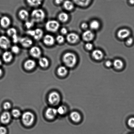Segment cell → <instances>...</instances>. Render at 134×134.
I'll list each match as a JSON object with an SVG mask.
<instances>
[{"instance_id": "48", "label": "cell", "mask_w": 134, "mask_h": 134, "mask_svg": "<svg viewBox=\"0 0 134 134\" xmlns=\"http://www.w3.org/2000/svg\"><path fill=\"white\" fill-rule=\"evenodd\" d=\"M2 61H1V59H0V66H1V64H2Z\"/></svg>"}, {"instance_id": "46", "label": "cell", "mask_w": 134, "mask_h": 134, "mask_svg": "<svg viewBox=\"0 0 134 134\" xmlns=\"http://www.w3.org/2000/svg\"><path fill=\"white\" fill-rule=\"evenodd\" d=\"M129 3L131 4H134V0H129Z\"/></svg>"}, {"instance_id": "23", "label": "cell", "mask_w": 134, "mask_h": 134, "mask_svg": "<svg viewBox=\"0 0 134 134\" xmlns=\"http://www.w3.org/2000/svg\"><path fill=\"white\" fill-rule=\"evenodd\" d=\"M27 3L30 6L37 7L40 6L42 3L43 0H26Z\"/></svg>"}, {"instance_id": "37", "label": "cell", "mask_w": 134, "mask_h": 134, "mask_svg": "<svg viewBox=\"0 0 134 134\" xmlns=\"http://www.w3.org/2000/svg\"><path fill=\"white\" fill-rule=\"evenodd\" d=\"M3 107L4 109L7 110L10 109L11 108V105L10 102H6L3 104Z\"/></svg>"}, {"instance_id": "26", "label": "cell", "mask_w": 134, "mask_h": 134, "mask_svg": "<svg viewBox=\"0 0 134 134\" xmlns=\"http://www.w3.org/2000/svg\"><path fill=\"white\" fill-rule=\"evenodd\" d=\"M76 4L81 6H86L90 3L91 0H73Z\"/></svg>"}, {"instance_id": "19", "label": "cell", "mask_w": 134, "mask_h": 134, "mask_svg": "<svg viewBox=\"0 0 134 134\" xmlns=\"http://www.w3.org/2000/svg\"><path fill=\"white\" fill-rule=\"evenodd\" d=\"M18 16L22 20L27 21L28 20L29 14L28 12L25 9H22L19 12Z\"/></svg>"}, {"instance_id": "47", "label": "cell", "mask_w": 134, "mask_h": 134, "mask_svg": "<svg viewBox=\"0 0 134 134\" xmlns=\"http://www.w3.org/2000/svg\"><path fill=\"white\" fill-rule=\"evenodd\" d=\"M3 74V71L2 69H0V77L2 76Z\"/></svg>"}, {"instance_id": "4", "label": "cell", "mask_w": 134, "mask_h": 134, "mask_svg": "<svg viewBox=\"0 0 134 134\" xmlns=\"http://www.w3.org/2000/svg\"><path fill=\"white\" fill-rule=\"evenodd\" d=\"M60 24L58 21L51 20L48 21L46 24L45 28L47 31L51 32H55L59 28Z\"/></svg>"}, {"instance_id": "25", "label": "cell", "mask_w": 134, "mask_h": 134, "mask_svg": "<svg viewBox=\"0 0 134 134\" xmlns=\"http://www.w3.org/2000/svg\"><path fill=\"white\" fill-rule=\"evenodd\" d=\"M63 6L65 10H71L73 9L74 5L73 2L69 0H66L64 1Z\"/></svg>"}, {"instance_id": "14", "label": "cell", "mask_w": 134, "mask_h": 134, "mask_svg": "<svg viewBox=\"0 0 134 134\" xmlns=\"http://www.w3.org/2000/svg\"><path fill=\"white\" fill-rule=\"evenodd\" d=\"M130 34V31L128 29H122L118 31V36L119 39H124L128 37Z\"/></svg>"}, {"instance_id": "2", "label": "cell", "mask_w": 134, "mask_h": 134, "mask_svg": "<svg viewBox=\"0 0 134 134\" xmlns=\"http://www.w3.org/2000/svg\"><path fill=\"white\" fill-rule=\"evenodd\" d=\"M46 14L42 9H36L34 10L31 13L32 20L35 22H40L44 20Z\"/></svg>"}, {"instance_id": "15", "label": "cell", "mask_w": 134, "mask_h": 134, "mask_svg": "<svg viewBox=\"0 0 134 134\" xmlns=\"http://www.w3.org/2000/svg\"><path fill=\"white\" fill-rule=\"evenodd\" d=\"M83 39L85 41L89 42L93 40L94 37V35L92 31L88 30L83 33L82 35Z\"/></svg>"}, {"instance_id": "24", "label": "cell", "mask_w": 134, "mask_h": 134, "mask_svg": "<svg viewBox=\"0 0 134 134\" xmlns=\"http://www.w3.org/2000/svg\"><path fill=\"white\" fill-rule=\"evenodd\" d=\"M57 72L59 76L61 77H64L68 73V70L66 67L61 66L59 67L58 69Z\"/></svg>"}, {"instance_id": "5", "label": "cell", "mask_w": 134, "mask_h": 134, "mask_svg": "<svg viewBox=\"0 0 134 134\" xmlns=\"http://www.w3.org/2000/svg\"><path fill=\"white\" fill-rule=\"evenodd\" d=\"M27 35L32 37L36 40H39L43 37L44 32L43 30L40 28H37L35 30H29L26 32Z\"/></svg>"}, {"instance_id": "29", "label": "cell", "mask_w": 134, "mask_h": 134, "mask_svg": "<svg viewBox=\"0 0 134 134\" xmlns=\"http://www.w3.org/2000/svg\"><path fill=\"white\" fill-rule=\"evenodd\" d=\"M100 26L99 22L98 21L94 20L91 22L90 24V27L91 29L96 30L98 29Z\"/></svg>"}, {"instance_id": "39", "label": "cell", "mask_w": 134, "mask_h": 134, "mask_svg": "<svg viewBox=\"0 0 134 134\" xmlns=\"http://www.w3.org/2000/svg\"><path fill=\"white\" fill-rule=\"evenodd\" d=\"M7 130L4 127H0V134H7Z\"/></svg>"}, {"instance_id": "7", "label": "cell", "mask_w": 134, "mask_h": 134, "mask_svg": "<svg viewBox=\"0 0 134 134\" xmlns=\"http://www.w3.org/2000/svg\"><path fill=\"white\" fill-rule=\"evenodd\" d=\"M11 42L7 37L1 36L0 37V47L4 49H7L10 46Z\"/></svg>"}, {"instance_id": "20", "label": "cell", "mask_w": 134, "mask_h": 134, "mask_svg": "<svg viewBox=\"0 0 134 134\" xmlns=\"http://www.w3.org/2000/svg\"><path fill=\"white\" fill-rule=\"evenodd\" d=\"M70 117L72 121L76 123L79 122L81 120V115L77 111H73L71 113Z\"/></svg>"}, {"instance_id": "36", "label": "cell", "mask_w": 134, "mask_h": 134, "mask_svg": "<svg viewBox=\"0 0 134 134\" xmlns=\"http://www.w3.org/2000/svg\"><path fill=\"white\" fill-rule=\"evenodd\" d=\"M128 124L131 128H134V117H131L129 119Z\"/></svg>"}, {"instance_id": "43", "label": "cell", "mask_w": 134, "mask_h": 134, "mask_svg": "<svg viewBox=\"0 0 134 134\" xmlns=\"http://www.w3.org/2000/svg\"><path fill=\"white\" fill-rule=\"evenodd\" d=\"M64 0H55V2L56 4L60 5L62 3H63L64 2Z\"/></svg>"}, {"instance_id": "40", "label": "cell", "mask_w": 134, "mask_h": 134, "mask_svg": "<svg viewBox=\"0 0 134 134\" xmlns=\"http://www.w3.org/2000/svg\"><path fill=\"white\" fill-rule=\"evenodd\" d=\"M133 42V39L132 37H129L127 39L126 41V44L127 45H132Z\"/></svg>"}, {"instance_id": "27", "label": "cell", "mask_w": 134, "mask_h": 134, "mask_svg": "<svg viewBox=\"0 0 134 134\" xmlns=\"http://www.w3.org/2000/svg\"><path fill=\"white\" fill-rule=\"evenodd\" d=\"M114 67L115 69H122L123 66V61L119 59H116L114 60L113 63Z\"/></svg>"}, {"instance_id": "17", "label": "cell", "mask_w": 134, "mask_h": 134, "mask_svg": "<svg viewBox=\"0 0 134 134\" xmlns=\"http://www.w3.org/2000/svg\"><path fill=\"white\" fill-rule=\"evenodd\" d=\"M11 23V20L8 17L4 16L0 20V24L4 28H7L10 25Z\"/></svg>"}, {"instance_id": "8", "label": "cell", "mask_w": 134, "mask_h": 134, "mask_svg": "<svg viewBox=\"0 0 134 134\" xmlns=\"http://www.w3.org/2000/svg\"><path fill=\"white\" fill-rule=\"evenodd\" d=\"M19 42L22 46L26 48L31 47L33 44L32 40L27 37L20 38Z\"/></svg>"}, {"instance_id": "42", "label": "cell", "mask_w": 134, "mask_h": 134, "mask_svg": "<svg viewBox=\"0 0 134 134\" xmlns=\"http://www.w3.org/2000/svg\"><path fill=\"white\" fill-rule=\"evenodd\" d=\"M61 32L63 35H65L68 33V31L65 28H63L61 30Z\"/></svg>"}, {"instance_id": "1", "label": "cell", "mask_w": 134, "mask_h": 134, "mask_svg": "<svg viewBox=\"0 0 134 134\" xmlns=\"http://www.w3.org/2000/svg\"><path fill=\"white\" fill-rule=\"evenodd\" d=\"M63 61L67 67L72 68L77 63V57L76 55L72 52H66L63 56Z\"/></svg>"}, {"instance_id": "18", "label": "cell", "mask_w": 134, "mask_h": 134, "mask_svg": "<svg viewBox=\"0 0 134 134\" xmlns=\"http://www.w3.org/2000/svg\"><path fill=\"white\" fill-rule=\"evenodd\" d=\"M2 58L5 62L9 63L11 62L13 58V54L9 51H6L3 54Z\"/></svg>"}, {"instance_id": "31", "label": "cell", "mask_w": 134, "mask_h": 134, "mask_svg": "<svg viewBox=\"0 0 134 134\" xmlns=\"http://www.w3.org/2000/svg\"><path fill=\"white\" fill-rule=\"evenodd\" d=\"M57 110L58 114L61 115H64L66 111V108L63 106H59Z\"/></svg>"}, {"instance_id": "3", "label": "cell", "mask_w": 134, "mask_h": 134, "mask_svg": "<svg viewBox=\"0 0 134 134\" xmlns=\"http://www.w3.org/2000/svg\"><path fill=\"white\" fill-rule=\"evenodd\" d=\"M35 119V116L30 111L24 112L22 116V122L27 126H30L32 125L33 124Z\"/></svg>"}, {"instance_id": "12", "label": "cell", "mask_w": 134, "mask_h": 134, "mask_svg": "<svg viewBox=\"0 0 134 134\" xmlns=\"http://www.w3.org/2000/svg\"><path fill=\"white\" fill-rule=\"evenodd\" d=\"M36 63L35 60L31 59H29L25 62L24 66L26 70H32L36 66Z\"/></svg>"}, {"instance_id": "13", "label": "cell", "mask_w": 134, "mask_h": 134, "mask_svg": "<svg viewBox=\"0 0 134 134\" xmlns=\"http://www.w3.org/2000/svg\"><path fill=\"white\" fill-rule=\"evenodd\" d=\"M44 44L47 46L53 45L55 43V39L54 37L50 35H46L43 38Z\"/></svg>"}, {"instance_id": "38", "label": "cell", "mask_w": 134, "mask_h": 134, "mask_svg": "<svg viewBox=\"0 0 134 134\" xmlns=\"http://www.w3.org/2000/svg\"><path fill=\"white\" fill-rule=\"evenodd\" d=\"M12 38L13 41L14 43H17L19 42V39L20 37H19L18 35H16L12 37Z\"/></svg>"}, {"instance_id": "44", "label": "cell", "mask_w": 134, "mask_h": 134, "mask_svg": "<svg viewBox=\"0 0 134 134\" xmlns=\"http://www.w3.org/2000/svg\"><path fill=\"white\" fill-rule=\"evenodd\" d=\"M112 64V63L111 62V61H110V60L107 61L105 63L106 66L107 67H109L111 66Z\"/></svg>"}, {"instance_id": "9", "label": "cell", "mask_w": 134, "mask_h": 134, "mask_svg": "<svg viewBox=\"0 0 134 134\" xmlns=\"http://www.w3.org/2000/svg\"><path fill=\"white\" fill-rule=\"evenodd\" d=\"M30 53L32 57L35 58H39L41 56L42 51L39 47L33 46L30 49Z\"/></svg>"}, {"instance_id": "28", "label": "cell", "mask_w": 134, "mask_h": 134, "mask_svg": "<svg viewBox=\"0 0 134 134\" xmlns=\"http://www.w3.org/2000/svg\"><path fill=\"white\" fill-rule=\"evenodd\" d=\"M59 20L61 22H67L69 18V16L68 14L65 12H62L58 15Z\"/></svg>"}, {"instance_id": "41", "label": "cell", "mask_w": 134, "mask_h": 134, "mask_svg": "<svg viewBox=\"0 0 134 134\" xmlns=\"http://www.w3.org/2000/svg\"><path fill=\"white\" fill-rule=\"evenodd\" d=\"M85 47L88 50H91L93 48V45L92 43L90 42H88L85 45Z\"/></svg>"}, {"instance_id": "21", "label": "cell", "mask_w": 134, "mask_h": 134, "mask_svg": "<svg viewBox=\"0 0 134 134\" xmlns=\"http://www.w3.org/2000/svg\"><path fill=\"white\" fill-rule=\"evenodd\" d=\"M39 64L42 68H46L49 66V62L48 59L46 57H40L39 60Z\"/></svg>"}, {"instance_id": "45", "label": "cell", "mask_w": 134, "mask_h": 134, "mask_svg": "<svg viewBox=\"0 0 134 134\" xmlns=\"http://www.w3.org/2000/svg\"><path fill=\"white\" fill-rule=\"evenodd\" d=\"M81 27L82 29H86L88 27V25L86 23H83L81 25Z\"/></svg>"}, {"instance_id": "6", "label": "cell", "mask_w": 134, "mask_h": 134, "mask_svg": "<svg viewBox=\"0 0 134 134\" xmlns=\"http://www.w3.org/2000/svg\"><path fill=\"white\" fill-rule=\"evenodd\" d=\"M61 98L60 94L56 92H53L49 94L48 97V101L51 104L56 105L60 102Z\"/></svg>"}, {"instance_id": "33", "label": "cell", "mask_w": 134, "mask_h": 134, "mask_svg": "<svg viewBox=\"0 0 134 134\" xmlns=\"http://www.w3.org/2000/svg\"><path fill=\"white\" fill-rule=\"evenodd\" d=\"M12 115L14 117L18 118L21 116V113L19 110L14 109L12 111Z\"/></svg>"}, {"instance_id": "35", "label": "cell", "mask_w": 134, "mask_h": 134, "mask_svg": "<svg viewBox=\"0 0 134 134\" xmlns=\"http://www.w3.org/2000/svg\"><path fill=\"white\" fill-rule=\"evenodd\" d=\"M56 40L59 43V44H62L65 41V39L63 35H58L57 37H56Z\"/></svg>"}, {"instance_id": "22", "label": "cell", "mask_w": 134, "mask_h": 134, "mask_svg": "<svg viewBox=\"0 0 134 134\" xmlns=\"http://www.w3.org/2000/svg\"><path fill=\"white\" fill-rule=\"evenodd\" d=\"M92 56L95 60H99L103 58V54L102 51L99 50L97 49L93 51L92 53Z\"/></svg>"}, {"instance_id": "49", "label": "cell", "mask_w": 134, "mask_h": 134, "mask_svg": "<svg viewBox=\"0 0 134 134\" xmlns=\"http://www.w3.org/2000/svg\"><path fill=\"white\" fill-rule=\"evenodd\" d=\"M134 134V133H133V134Z\"/></svg>"}, {"instance_id": "30", "label": "cell", "mask_w": 134, "mask_h": 134, "mask_svg": "<svg viewBox=\"0 0 134 134\" xmlns=\"http://www.w3.org/2000/svg\"><path fill=\"white\" fill-rule=\"evenodd\" d=\"M7 34L8 36L12 37L14 35H17V31L16 29L14 28H10L7 30Z\"/></svg>"}, {"instance_id": "32", "label": "cell", "mask_w": 134, "mask_h": 134, "mask_svg": "<svg viewBox=\"0 0 134 134\" xmlns=\"http://www.w3.org/2000/svg\"><path fill=\"white\" fill-rule=\"evenodd\" d=\"M35 22H34L32 19L31 20H27L26 21L25 23V26L26 28L29 29L33 27L35 24Z\"/></svg>"}, {"instance_id": "10", "label": "cell", "mask_w": 134, "mask_h": 134, "mask_svg": "<svg viewBox=\"0 0 134 134\" xmlns=\"http://www.w3.org/2000/svg\"><path fill=\"white\" fill-rule=\"evenodd\" d=\"M10 120L11 115L7 111H5L3 112L0 116V121L3 124H8L10 122Z\"/></svg>"}, {"instance_id": "11", "label": "cell", "mask_w": 134, "mask_h": 134, "mask_svg": "<svg viewBox=\"0 0 134 134\" xmlns=\"http://www.w3.org/2000/svg\"><path fill=\"white\" fill-rule=\"evenodd\" d=\"M58 114L57 110L52 108H49L46 111V116L47 119H54Z\"/></svg>"}, {"instance_id": "34", "label": "cell", "mask_w": 134, "mask_h": 134, "mask_svg": "<svg viewBox=\"0 0 134 134\" xmlns=\"http://www.w3.org/2000/svg\"><path fill=\"white\" fill-rule=\"evenodd\" d=\"M11 50L12 52L14 54H18L20 51V49L17 45L13 46L11 47Z\"/></svg>"}, {"instance_id": "16", "label": "cell", "mask_w": 134, "mask_h": 134, "mask_svg": "<svg viewBox=\"0 0 134 134\" xmlns=\"http://www.w3.org/2000/svg\"><path fill=\"white\" fill-rule=\"evenodd\" d=\"M79 36L77 34L71 33L68 34L66 36L67 41L69 43H75L78 41L79 40Z\"/></svg>"}]
</instances>
